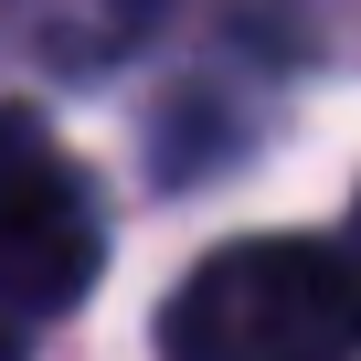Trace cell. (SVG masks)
<instances>
[{"mask_svg":"<svg viewBox=\"0 0 361 361\" xmlns=\"http://www.w3.org/2000/svg\"><path fill=\"white\" fill-rule=\"evenodd\" d=\"M0 361H22V340H11V329H0Z\"/></svg>","mask_w":361,"mask_h":361,"instance_id":"cell-3","label":"cell"},{"mask_svg":"<svg viewBox=\"0 0 361 361\" xmlns=\"http://www.w3.org/2000/svg\"><path fill=\"white\" fill-rule=\"evenodd\" d=\"M96 266H106V224L85 202V180L22 106H0V329L32 340L96 287Z\"/></svg>","mask_w":361,"mask_h":361,"instance_id":"cell-2","label":"cell"},{"mask_svg":"<svg viewBox=\"0 0 361 361\" xmlns=\"http://www.w3.org/2000/svg\"><path fill=\"white\" fill-rule=\"evenodd\" d=\"M159 361H361V266L319 234L224 245L170 287Z\"/></svg>","mask_w":361,"mask_h":361,"instance_id":"cell-1","label":"cell"}]
</instances>
